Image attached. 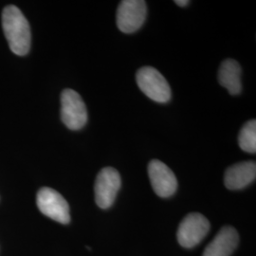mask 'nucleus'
<instances>
[{
    "label": "nucleus",
    "instance_id": "nucleus-1",
    "mask_svg": "<svg viewBox=\"0 0 256 256\" xmlns=\"http://www.w3.org/2000/svg\"><path fill=\"white\" fill-rule=\"evenodd\" d=\"M2 27L10 48L19 56L27 54L30 46V28L22 12L10 5L2 12Z\"/></svg>",
    "mask_w": 256,
    "mask_h": 256
},
{
    "label": "nucleus",
    "instance_id": "nucleus-2",
    "mask_svg": "<svg viewBox=\"0 0 256 256\" xmlns=\"http://www.w3.org/2000/svg\"><path fill=\"white\" fill-rule=\"evenodd\" d=\"M136 80L140 90L156 102H167L171 99V88L164 76L152 66L138 70Z\"/></svg>",
    "mask_w": 256,
    "mask_h": 256
},
{
    "label": "nucleus",
    "instance_id": "nucleus-3",
    "mask_svg": "<svg viewBox=\"0 0 256 256\" xmlns=\"http://www.w3.org/2000/svg\"><path fill=\"white\" fill-rule=\"evenodd\" d=\"M36 204L40 212L48 218L62 224L70 221V206L61 194L44 187L37 192Z\"/></svg>",
    "mask_w": 256,
    "mask_h": 256
},
{
    "label": "nucleus",
    "instance_id": "nucleus-4",
    "mask_svg": "<svg viewBox=\"0 0 256 256\" xmlns=\"http://www.w3.org/2000/svg\"><path fill=\"white\" fill-rule=\"evenodd\" d=\"M61 119L72 130H79L88 122V111L81 96L72 90H64L61 94Z\"/></svg>",
    "mask_w": 256,
    "mask_h": 256
},
{
    "label": "nucleus",
    "instance_id": "nucleus-5",
    "mask_svg": "<svg viewBox=\"0 0 256 256\" xmlns=\"http://www.w3.org/2000/svg\"><path fill=\"white\" fill-rule=\"evenodd\" d=\"M210 230V222L198 212L189 214L183 218L178 230V241L184 248H192L200 243Z\"/></svg>",
    "mask_w": 256,
    "mask_h": 256
},
{
    "label": "nucleus",
    "instance_id": "nucleus-6",
    "mask_svg": "<svg viewBox=\"0 0 256 256\" xmlns=\"http://www.w3.org/2000/svg\"><path fill=\"white\" fill-rule=\"evenodd\" d=\"M146 2L144 0H124L117 12V26L124 34H133L144 25L146 18Z\"/></svg>",
    "mask_w": 256,
    "mask_h": 256
},
{
    "label": "nucleus",
    "instance_id": "nucleus-7",
    "mask_svg": "<svg viewBox=\"0 0 256 256\" xmlns=\"http://www.w3.org/2000/svg\"><path fill=\"white\" fill-rule=\"evenodd\" d=\"M120 176L119 172L106 167L102 169L95 182V200L102 209H108L115 202L118 191L120 188Z\"/></svg>",
    "mask_w": 256,
    "mask_h": 256
},
{
    "label": "nucleus",
    "instance_id": "nucleus-8",
    "mask_svg": "<svg viewBox=\"0 0 256 256\" xmlns=\"http://www.w3.org/2000/svg\"><path fill=\"white\" fill-rule=\"evenodd\" d=\"M148 174L152 188L160 198H169L173 196L178 188V180L173 171L162 162L153 160L148 165Z\"/></svg>",
    "mask_w": 256,
    "mask_h": 256
},
{
    "label": "nucleus",
    "instance_id": "nucleus-9",
    "mask_svg": "<svg viewBox=\"0 0 256 256\" xmlns=\"http://www.w3.org/2000/svg\"><path fill=\"white\" fill-rule=\"evenodd\" d=\"M256 176L254 162H239L227 169L224 176V183L230 190H240L254 182Z\"/></svg>",
    "mask_w": 256,
    "mask_h": 256
},
{
    "label": "nucleus",
    "instance_id": "nucleus-10",
    "mask_svg": "<svg viewBox=\"0 0 256 256\" xmlns=\"http://www.w3.org/2000/svg\"><path fill=\"white\" fill-rule=\"evenodd\" d=\"M238 240L236 230L225 226L205 248L202 256H230L238 247Z\"/></svg>",
    "mask_w": 256,
    "mask_h": 256
},
{
    "label": "nucleus",
    "instance_id": "nucleus-11",
    "mask_svg": "<svg viewBox=\"0 0 256 256\" xmlns=\"http://www.w3.org/2000/svg\"><path fill=\"white\" fill-rule=\"evenodd\" d=\"M218 82L227 88L230 94L238 95L242 90L241 68L234 59H227L220 64Z\"/></svg>",
    "mask_w": 256,
    "mask_h": 256
},
{
    "label": "nucleus",
    "instance_id": "nucleus-12",
    "mask_svg": "<svg viewBox=\"0 0 256 256\" xmlns=\"http://www.w3.org/2000/svg\"><path fill=\"white\" fill-rule=\"evenodd\" d=\"M238 144L240 148L248 152L254 154L256 152V120H248L240 130L238 136Z\"/></svg>",
    "mask_w": 256,
    "mask_h": 256
},
{
    "label": "nucleus",
    "instance_id": "nucleus-13",
    "mask_svg": "<svg viewBox=\"0 0 256 256\" xmlns=\"http://www.w3.org/2000/svg\"><path fill=\"white\" fill-rule=\"evenodd\" d=\"M174 3L180 7H185L190 3V1H188V0H176Z\"/></svg>",
    "mask_w": 256,
    "mask_h": 256
}]
</instances>
